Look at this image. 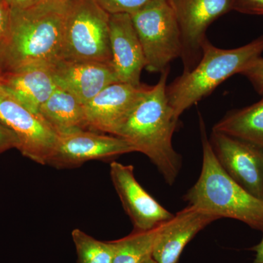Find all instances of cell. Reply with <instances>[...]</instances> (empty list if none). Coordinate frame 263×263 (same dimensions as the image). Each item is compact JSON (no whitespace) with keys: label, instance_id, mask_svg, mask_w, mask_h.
Listing matches in <instances>:
<instances>
[{"label":"cell","instance_id":"obj_16","mask_svg":"<svg viewBox=\"0 0 263 263\" xmlns=\"http://www.w3.org/2000/svg\"><path fill=\"white\" fill-rule=\"evenodd\" d=\"M0 85L35 114L56 89L50 65H36L0 76Z\"/></svg>","mask_w":263,"mask_h":263},{"label":"cell","instance_id":"obj_3","mask_svg":"<svg viewBox=\"0 0 263 263\" xmlns=\"http://www.w3.org/2000/svg\"><path fill=\"white\" fill-rule=\"evenodd\" d=\"M202 148L201 172L183 200L216 216L242 221L263 232V200L249 193L227 174L216 158L200 117Z\"/></svg>","mask_w":263,"mask_h":263},{"label":"cell","instance_id":"obj_5","mask_svg":"<svg viewBox=\"0 0 263 263\" xmlns=\"http://www.w3.org/2000/svg\"><path fill=\"white\" fill-rule=\"evenodd\" d=\"M61 60L112 64L110 14L94 0L67 2Z\"/></svg>","mask_w":263,"mask_h":263},{"label":"cell","instance_id":"obj_17","mask_svg":"<svg viewBox=\"0 0 263 263\" xmlns=\"http://www.w3.org/2000/svg\"><path fill=\"white\" fill-rule=\"evenodd\" d=\"M38 116L57 136L86 129L84 105L57 86L40 108Z\"/></svg>","mask_w":263,"mask_h":263},{"label":"cell","instance_id":"obj_23","mask_svg":"<svg viewBox=\"0 0 263 263\" xmlns=\"http://www.w3.org/2000/svg\"><path fill=\"white\" fill-rule=\"evenodd\" d=\"M232 9L251 15H263V0H231Z\"/></svg>","mask_w":263,"mask_h":263},{"label":"cell","instance_id":"obj_8","mask_svg":"<svg viewBox=\"0 0 263 263\" xmlns=\"http://www.w3.org/2000/svg\"><path fill=\"white\" fill-rule=\"evenodd\" d=\"M137 152L124 138L81 129L57 136L56 145L47 161L57 169L74 168L92 160H105Z\"/></svg>","mask_w":263,"mask_h":263},{"label":"cell","instance_id":"obj_9","mask_svg":"<svg viewBox=\"0 0 263 263\" xmlns=\"http://www.w3.org/2000/svg\"><path fill=\"white\" fill-rule=\"evenodd\" d=\"M0 120L14 133L22 155L46 164L56 145L57 135L41 117L26 108L0 85Z\"/></svg>","mask_w":263,"mask_h":263},{"label":"cell","instance_id":"obj_26","mask_svg":"<svg viewBox=\"0 0 263 263\" xmlns=\"http://www.w3.org/2000/svg\"><path fill=\"white\" fill-rule=\"evenodd\" d=\"M13 9H24L29 8L35 3L36 0H5Z\"/></svg>","mask_w":263,"mask_h":263},{"label":"cell","instance_id":"obj_4","mask_svg":"<svg viewBox=\"0 0 263 263\" xmlns=\"http://www.w3.org/2000/svg\"><path fill=\"white\" fill-rule=\"evenodd\" d=\"M263 53V35L233 49L216 47L209 40L202 46L201 60L166 87V95L175 117L212 94L223 82L246 67Z\"/></svg>","mask_w":263,"mask_h":263},{"label":"cell","instance_id":"obj_19","mask_svg":"<svg viewBox=\"0 0 263 263\" xmlns=\"http://www.w3.org/2000/svg\"><path fill=\"white\" fill-rule=\"evenodd\" d=\"M162 224L154 229L134 231L122 239L113 240L115 254L112 263H143L152 258Z\"/></svg>","mask_w":263,"mask_h":263},{"label":"cell","instance_id":"obj_25","mask_svg":"<svg viewBox=\"0 0 263 263\" xmlns=\"http://www.w3.org/2000/svg\"><path fill=\"white\" fill-rule=\"evenodd\" d=\"M10 8L5 0H0V43L3 41L9 25Z\"/></svg>","mask_w":263,"mask_h":263},{"label":"cell","instance_id":"obj_12","mask_svg":"<svg viewBox=\"0 0 263 263\" xmlns=\"http://www.w3.org/2000/svg\"><path fill=\"white\" fill-rule=\"evenodd\" d=\"M149 86L117 82L109 85L84 104L86 129L115 136Z\"/></svg>","mask_w":263,"mask_h":263},{"label":"cell","instance_id":"obj_7","mask_svg":"<svg viewBox=\"0 0 263 263\" xmlns=\"http://www.w3.org/2000/svg\"><path fill=\"white\" fill-rule=\"evenodd\" d=\"M179 24L182 42L183 72L201 60L209 26L232 9L231 0H167Z\"/></svg>","mask_w":263,"mask_h":263},{"label":"cell","instance_id":"obj_24","mask_svg":"<svg viewBox=\"0 0 263 263\" xmlns=\"http://www.w3.org/2000/svg\"><path fill=\"white\" fill-rule=\"evenodd\" d=\"M19 146L20 143L14 133L0 120V155L13 148L18 150Z\"/></svg>","mask_w":263,"mask_h":263},{"label":"cell","instance_id":"obj_28","mask_svg":"<svg viewBox=\"0 0 263 263\" xmlns=\"http://www.w3.org/2000/svg\"><path fill=\"white\" fill-rule=\"evenodd\" d=\"M69 0H36L35 3H41V2H48V3H66Z\"/></svg>","mask_w":263,"mask_h":263},{"label":"cell","instance_id":"obj_20","mask_svg":"<svg viewBox=\"0 0 263 263\" xmlns=\"http://www.w3.org/2000/svg\"><path fill=\"white\" fill-rule=\"evenodd\" d=\"M72 238L79 263H112L115 254L113 241L95 239L80 229L72 230Z\"/></svg>","mask_w":263,"mask_h":263},{"label":"cell","instance_id":"obj_10","mask_svg":"<svg viewBox=\"0 0 263 263\" xmlns=\"http://www.w3.org/2000/svg\"><path fill=\"white\" fill-rule=\"evenodd\" d=\"M211 144L223 169L249 193L263 200V149L213 131Z\"/></svg>","mask_w":263,"mask_h":263},{"label":"cell","instance_id":"obj_13","mask_svg":"<svg viewBox=\"0 0 263 263\" xmlns=\"http://www.w3.org/2000/svg\"><path fill=\"white\" fill-rule=\"evenodd\" d=\"M50 67L57 86L83 105L109 85L119 82L112 64L60 60Z\"/></svg>","mask_w":263,"mask_h":263},{"label":"cell","instance_id":"obj_14","mask_svg":"<svg viewBox=\"0 0 263 263\" xmlns=\"http://www.w3.org/2000/svg\"><path fill=\"white\" fill-rule=\"evenodd\" d=\"M110 41L112 65L118 80L141 86L146 60L130 15H110Z\"/></svg>","mask_w":263,"mask_h":263},{"label":"cell","instance_id":"obj_18","mask_svg":"<svg viewBox=\"0 0 263 263\" xmlns=\"http://www.w3.org/2000/svg\"><path fill=\"white\" fill-rule=\"evenodd\" d=\"M213 131L238 138L263 149V95L257 103L224 116Z\"/></svg>","mask_w":263,"mask_h":263},{"label":"cell","instance_id":"obj_29","mask_svg":"<svg viewBox=\"0 0 263 263\" xmlns=\"http://www.w3.org/2000/svg\"><path fill=\"white\" fill-rule=\"evenodd\" d=\"M143 263H157L156 262V261L153 258H151L149 259H148V260L146 261V262Z\"/></svg>","mask_w":263,"mask_h":263},{"label":"cell","instance_id":"obj_21","mask_svg":"<svg viewBox=\"0 0 263 263\" xmlns=\"http://www.w3.org/2000/svg\"><path fill=\"white\" fill-rule=\"evenodd\" d=\"M110 15H132L153 0H94Z\"/></svg>","mask_w":263,"mask_h":263},{"label":"cell","instance_id":"obj_15","mask_svg":"<svg viewBox=\"0 0 263 263\" xmlns=\"http://www.w3.org/2000/svg\"><path fill=\"white\" fill-rule=\"evenodd\" d=\"M217 219L216 216L189 205L162 224L152 258L157 263H178L189 242Z\"/></svg>","mask_w":263,"mask_h":263},{"label":"cell","instance_id":"obj_11","mask_svg":"<svg viewBox=\"0 0 263 263\" xmlns=\"http://www.w3.org/2000/svg\"><path fill=\"white\" fill-rule=\"evenodd\" d=\"M110 174L123 207L134 226V231L154 229L174 217V214L138 183L133 165L114 161L110 163Z\"/></svg>","mask_w":263,"mask_h":263},{"label":"cell","instance_id":"obj_6","mask_svg":"<svg viewBox=\"0 0 263 263\" xmlns=\"http://www.w3.org/2000/svg\"><path fill=\"white\" fill-rule=\"evenodd\" d=\"M141 43L146 68L162 72L182 54L179 24L167 0H153L130 15Z\"/></svg>","mask_w":263,"mask_h":263},{"label":"cell","instance_id":"obj_1","mask_svg":"<svg viewBox=\"0 0 263 263\" xmlns=\"http://www.w3.org/2000/svg\"><path fill=\"white\" fill-rule=\"evenodd\" d=\"M66 3H35L10 8L9 25L0 43V76L61 60Z\"/></svg>","mask_w":263,"mask_h":263},{"label":"cell","instance_id":"obj_2","mask_svg":"<svg viewBox=\"0 0 263 263\" xmlns=\"http://www.w3.org/2000/svg\"><path fill=\"white\" fill-rule=\"evenodd\" d=\"M170 68L161 72L158 83L146 92L121 124L116 136L124 138L148 157L165 182H176L182 164L172 139L179 119L170 105L166 87Z\"/></svg>","mask_w":263,"mask_h":263},{"label":"cell","instance_id":"obj_22","mask_svg":"<svg viewBox=\"0 0 263 263\" xmlns=\"http://www.w3.org/2000/svg\"><path fill=\"white\" fill-rule=\"evenodd\" d=\"M240 75L245 76L251 84H252L254 89L259 95H263V58L259 57L254 60L242 71Z\"/></svg>","mask_w":263,"mask_h":263},{"label":"cell","instance_id":"obj_27","mask_svg":"<svg viewBox=\"0 0 263 263\" xmlns=\"http://www.w3.org/2000/svg\"><path fill=\"white\" fill-rule=\"evenodd\" d=\"M251 250L255 252V257L252 263H263V238L258 245L251 248Z\"/></svg>","mask_w":263,"mask_h":263}]
</instances>
